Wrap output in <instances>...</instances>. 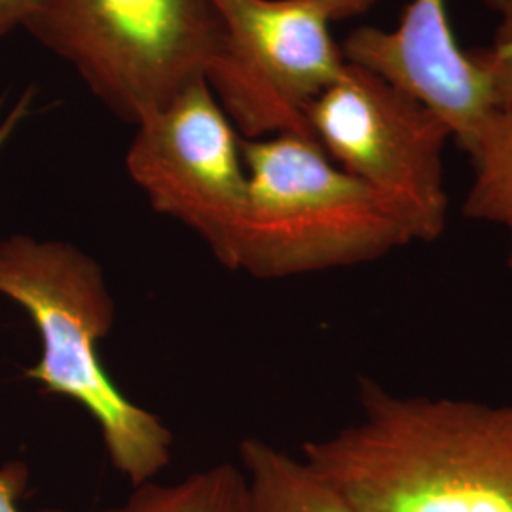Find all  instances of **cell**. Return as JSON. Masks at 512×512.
Wrapping results in <instances>:
<instances>
[{
	"label": "cell",
	"instance_id": "obj_1",
	"mask_svg": "<svg viewBox=\"0 0 512 512\" xmlns=\"http://www.w3.org/2000/svg\"><path fill=\"white\" fill-rule=\"evenodd\" d=\"M361 420L302 446L355 512H512V404L404 397L361 380Z\"/></svg>",
	"mask_w": 512,
	"mask_h": 512
},
{
	"label": "cell",
	"instance_id": "obj_2",
	"mask_svg": "<svg viewBox=\"0 0 512 512\" xmlns=\"http://www.w3.org/2000/svg\"><path fill=\"white\" fill-rule=\"evenodd\" d=\"M0 294L31 315L42 338V357L25 376L92 416L131 488L160 475L171 461V431L128 399L101 363L99 344L116 315L101 264L71 243L18 234L0 241Z\"/></svg>",
	"mask_w": 512,
	"mask_h": 512
},
{
	"label": "cell",
	"instance_id": "obj_3",
	"mask_svg": "<svg viewBox=\"0 0 512 512\" xmlns=\"http://www.w3.org/2000/svg\"><path fill=\"white\" fill-rule=\"evenodd\" d=\"M249 196L236 272L285 279L374 262L414 238L380 194L315 137L241 139Z\"/></svg>",
	"mask_w": 512,
	"mask_h": 512
},
{
	"label": "cell",
	"instance_id": "obj_4",
	"mask_svg": "<svg viewBox=\"0 0 512 512\" xmlns=\"http://www.w3.org/2000/svg\"><path fill=\"white\" fill-rule=\"evenodd\" d=\"M25 31L133 126L203 80L217 44L205 0H42Z\"/></svg>",
	"mask_w": 512,
	"mask_h": 512
},
{
	"label": "cell",
	"instance_id": "obj_5",
	"mask_svg": "<svg viewBox=\"0 0 512 512\" xmlns=\"http://www.w3.org/2000/svg\"><path fill=\"white\" fill-rule=\"evenodd\" d=\"M217 44L205 80L241 139L311 135L306 110L346 59L311 0H205Z\"/></svg>",
	"mask_w": 512,
	"mask_h": 512
},
{
	"label": "cell",
	"instance_id": "obj_6",
	"mask_svg": "<svg viewBox=\"0 0 512 512\" xmlns=\"http://www.w3.org/2000/svg\"><path fill=\"white\" fill-rule=\"evenodd\" d=\"M311 135L330 160L357 177L401 217L414 241L446 230L444 147L452 137L420 101L346 63L308 110Z\"/></svg>",
	"mask_w": 512,
	"mask_h": 512
},
{
	"label": "cell",
	"instance_id": "obj_7",
	"mask_svg": "<svg viewBox=\"0 0 512 512\" xmlns=\"http://www.w3.org/2000/svg\"><path fill=\"white\" fill-rule=\"evenodd\" d=\"M126 154L131 181L152 209L198 234L236 272L249 181L241 135L207 80L190 84L135 124Z\"/></svg>",
	"mask_w": 512,
	"mask_h": 512
},
{
	"label": "cell",
	"instance_id": "obj_8",
	"mask_svg": "<svg viewBox=\"0 0 512 512\" xmlns=\"http://www.w3.org/2000/svg\"><path fill=\"white\" fill-rule=\"evenodd\" d=\"M342 54L349 65L380 76L437 114L459 147L497 110L507 109L475 52L459 46L444 0H410L391 31L355 29Z\"/></svg>",
	"mask_w": 512,
	"mask_h": 512
},
{
	"label": "cell",
	"instance_id": "obj_9",
	"mask_svg": "<svg viewBox=\"0 0 512 512\" xmlns=\"http://www.w3.org/2000/svg\"><path fill=\"white\" fill-rule=\"evenodd\" d=\"M249 512H355L304 459L264 440L239 444Z\"/></svg>",
	"mask_w": 512,
	"mask_h": 512
},
{
	"label": "cell",
	"instance_id": "obj_10",
	"mask_svg": "<svg viewBox=\"0 0 512 512\" xmlns=\"http://www.w3.org/2000/svg\"><path fill=\"white\" fill-rule=\"evenodd\" d=\"M461 148L471 158L475 173L461 213L507 230V264L512 270V107L492 114Z\"/></svg>",
	"mask_w": 512,
	"mask_h": 512
},
{
	"label": "cell",
	"instance_id": "obj_11",
	"mask_svg": "<svg viewBox=\"0 0 512 512\" xmlns=\"http://www.w3.org/2000/svg\"><path fill=\"white\" fill-rule=\"evenodd\" d=\"M95 512H249L241 467L219 463L173 484L133 486L118 505Z\"/></svg>",
	"mask_w": 512,
	"mask_h": 512
},
{
	"label": "cell",
	"instance_id": "obj_12",
	"mask_svg": "<svg viewBox=\"0 0 512 512\" xmlns=\"http://www.w3.org/2000/svg\"><path fill=\"white\" fill-rule=\"evenodd\" d=\"M499 18L494 40L486 48H475L476 57L494 80L505 107H512V0H482Z\"/></svg>",
	"mask_w": 512,
	"mask_h": 512
},
{
	"label": "cell",
	"instance_id": "obj_13",
	"mask_svg": "<svg viewBox=\"0 0 512 512\" xmlns=\"http://www.w3.org/2000/svg\"><path fill=\"white\" fill-rule=\"evenodd\" d=\"M27 467L12 461L0 467V512H19L18 499L27 488ZM40 512H65L59 509H44Z\"/></svg>",
	"mask_w": 512,
	"mask_h": 512
},
{
	"label": "cell",
	"instance_id": "obj_14",
	"mask_svg": "<svg viewBox=\"0 0 512 512\" xmlns=\"http://www.w3.org/2000/svg\"><path fill=\"white\" fill-rule=\"evenodd\" d=\"M42 6V0H0V37L27 27Z\"/></svg>",
	"mask_w": 512,
	"mask_h": 512
},
{
	"label": "cell",
	"instance_id": "obj_15",
	"mask_svg": "<svg viewBox=\"0 0 512 512\" xmlns=\"http://www.w3.org/2000/svg\"><path fill=\"white\" fill-rule=\"evenodd\" d=\"M33 97L35 92L33 90H27L19 97L18 101L14 103V107L10 109V112L0 120V152L2 148L8 145V141L12 139V135L16 133V129L25 122V118L29 116V110L33 105Z\"/></svg>",
	"mask_w": 512,
	"mask_h": 512
},
{
	"label": "cell",
	"instance_id": "obj_16",
	"mask_svg": "<svg viewBox=\"0 0 512 512\" xmlns=\"http://www.w3.org/2000/svg\"><path fill=\"white\" fill-rule=\"evenodd\" d=\"M315 2L330 21L355 18L365 14L376 0H311Z\"/></svg>",
	"mask_w": 512,
	"mask_h": 512
}]
</instances>
